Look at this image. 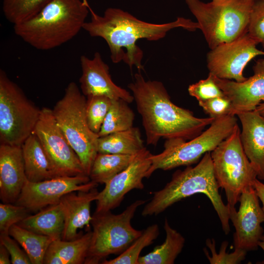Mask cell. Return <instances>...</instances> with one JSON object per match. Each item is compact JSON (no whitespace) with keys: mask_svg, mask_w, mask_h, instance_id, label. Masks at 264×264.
Wrapping results in <instances>:
<instances>
[{"mask_svg":"<svg viewBox=\"0 0 264 264\" xmlns=\"http://www.w3.org/2000/svg\"><path fill=\"white\" fill-rule=\"evenodd\" d=\"M98 184L85 175L59 176L44 181H27L14 204L37 212L49 205L59 203L65 195L76 191H88Z\"/></svg>","mask_w":264,"mask_h":264,"instance_id":"7c38bea8","label":"cell"},{"mask_svg":"<svg viewBox=\"0 0 264 264\" xmlns=\"http://www.w3.org/2000/svg\"><path fill=\"white\" fill-rule=\"evenodd\" d=\"M255 110L258 112L262 115L264 116V102L260 104L257 107Z\"/></svg>","mask_w":264,"mask_h":264,"instance_id":"ab89813d","label":"cell"},{"mask_svg":"<svg viewBox=\"0 0 264 264\" xmlns=\"http://www.w3.org/2000/svg\"><path fill=\"white\" fill-rule=\"evenodd\" d=\"M25 207L14 203L0 204V236L9 235L10 227L29 216Z\"/></svg>","mask_w":264,"mask_h":264,"instance_id":"d6a6232c","label":"cell"},{"mask_svg":"<svg viewBox=\"0 0 264 264\" xmlns=\"http://www.w3.org/2000/svg\"><path fill=\"white\" fill-rule=\"evenodd\" d=\"M80 64L82 72L79 82L85 96L104 95L112 100L122 99L129 104L134 101L132 93L113 82L109 67L100 53L95 52L92 59L81 56Z\"/></svg>","mask_w":264,"mask_h":264,"instance_id":"e0dca14e","label":"cell"},{"mask_svg":"<svg viewBox=\"0 0 264 264\" xmlns=\"http://www.w3.org/2000/svg\"><path fill=\"white\" fill-rule=\"evenodd\" d=\"M89 8L81 0H51L33 18L14 25V31L37 49H52L69 41L83 29Z\"/></svg>","mask_w":264,"mask_h":264,"instance_id":"3957f363","label":"cell"},{"mask_svg":"<svg viewBox=\"0 0 264 264\" xmlns=\"http://www.w3.org/2000/svg\"><path fill=\"white\" fill-rule=\"evenodd\" d=\"M189 94L198 102L205 101L217 97L225 96L215 82L213 75L209 73L208 77L190 85L188 88Z\"/></svg>","mask_w":264,"mask_h":264,"instance_id":"836d02e7","label":"cell"},{"mask_svg":"<svg viewBox=\"0 0 264 264\" xmlns=\"http://www.w3.org/2000/svg\"><path fill=\"white\" fill-rule=\"evenodd\" d=\"M41 109L0 70V144L22 146L33 133Z\"/></svg>","mask_w":264,"mask_h":264,"instance_id":"30bf717a","label":"cell"},{"mask_svg":"<svg viewBox=\"0 0 264 264\" xmlns=\"http://www.w3.org/2000/svg\"><path fill=\"white\" fill-rule=\"evenodd\" d=\"M215 177L211 152L206 153L194 167L175 172L171 180L162 189L152 193L151 200L145 205L143 217L156 216L174 203L196 194H204L209 199L226 235L230 231V209L222 201Z\"/></svg>","mask_w":264,"mask_h":264,"instance_id":"277c9868","label":"cell"},{"mask_svg":"<svg viewBox=\"0 0 264 264\" xmlns=\"http://www.w3.org/2000/svg\"><path fill=\"white\" fill-rule=\"evenodd\" d=\"M22 146L0 144V198L15 203L27 181Z\"/></svg>","mask_w":264,"mask_h":264,"instance_id":"ac0fdd59","label":"cell"},{"mask_svg":"<svg viewBox=\"0 0 264 264\" xmlns=\"http://www.w3.org/2000/svg\"><path fill=\"white\" fill-rule=\"evenodd\" d=\"M253 187L255 190L259 199L262 203L263 206L262 208L264 213V184L257 178L253 182Z\"/></svg>","mask_w":264,"mask_h":264,"instance_id":"74e56055","label":"cell"},{"mask_svg":"<svg viewBox=\"0 0 264 264\" xmlns=\"http://www.w3.org/2000/svg\"><path fill=\"white\" fill-rule=\"evenodd\" d=\"M257 44L247 33L211 49L206 59L209 73L221 79L238 82L245 80L243 71L246 66L256 56L264 55V51L257 48Z\"/></svg>","mask_w":264,"mask_h":264,"instance_id":"4fadbf2b","label":"cell"},{"mask_svg":"<svg viewBox=\"0 0 264 264\" xmlns=\"http://www.w3.org/2000/svg\"><path fill=\"white\" fill-rule=\"evenodd\" d=\"M96 187L88 191H76L64 195L59 202L64 217V228L62 240H74L82 233H78L85 226L90 229V204L96 200L99 194Z\"/></svg>","mask_w":264,"mask_h":264,"instance_id":"d6986e66","label":"cell"},{"mask_svg":"<svg viewBox=\"0 0 264 264\" xmlns=\"http://www.w3.org/2000/svg\"><path fill=\"white\" fill-rule=\"evenodd\" d=\"M253 70L252 76L240 82L221 79L213 74L216 83L231 101L233 115L254 110L264 102V59L258 60Z\"/></svg>","mask_w":264,"mask_h":264,"instance_id":"2e32d148","label":"cell"},{"mask_svg":"<svg viewBox=\"0 0 264 264\" xmlns=\"http://www.w3.org/2000/svg\"><path fill=\"white\" fill-rule=\"evenodd\" d=\"M164 229L166 233L164 242L155 247L150 253L138 259V264H173L181 252L185 243V238L177 230L173 228L167 219H165Z\"/></svg>","mask_w":264,"mask_h":264,"instance_id":"d4e9b609","label":"cell"},{"mask_svg":"<svg viewBox=\"0 0 264 264\" xmlns=\"http://www.w3.org/2000/svg\"><path fill=\"white\" fill-rule=\"evenodd\" d=\"M237 125L235 115H228L215 119L206 130L190 140H166L162 152L151 154V165L146 178L158 169L169 170L197 163L227 138Z\"/></svg>","mask_w":264,"mask_h":264,"instance_id":"52a82bcc","label":"cell"},{"mask_svg":"<svg viewBox=\"0 0 264 264\" xmlns=\"http://www.w3.org/2000/svg\"><path fill=\"white\" fill-rule=\"evenodd\" d=\"M9 235L23 248L32 264H44L48 246L56 240L50 236L36 233L17 224L10 227Z\"/></svg>","mask_w":264,"mask_h":264,"instance_id":"484cf974","label":"cell"},{"mask_svg":"<svg viewBox=\"0 0 264 264\" xmlns=\"http://www.w3.org/2000/svg\"><path fill=\"white\" fill-rule=\"evenodd\" d=\"M91 235L92 231L89 230L74 240L64 241L58 239L53 241L46 250L44 264H84L88 254Z\"/></svg>","mask_w":264,"mask_h":264,"instance_id":"44dd1931","label":"cell"},{"mask_svg":"<svg viewBox=\"0 0 264 264\" xmlns=\"http://www.w3.org/2000/svg\"><path fill=\"white\" fill-rule=\"evenodd\" d=\"M51 0H2L3 14L14 25L31 19Z\"/></svg>","mask_w":264,"mask_h":264,"instance_id":"f1b7e54d","label":"cell"},{"mask_svg":"<svg viewBox=\"0 0 264 264\" xmlns=\"http://www.w3.org/2000/svg\"><path fill=\"white\" fill-rule=\"evenodd\" d=\"M85 96L76 83L71 82L66 88L63 97L52 110L58 126L77 154L86 174L89 176L98 153L99 136L88 126Z\"/></svg>","mask_w":264,"mask_h":264,"instance_id":"8992f818","label":"cell"},{"mask_svg":"<svg viewBox=\"0 0 264 264\" xmlns=\"http://www.w3.org/2000/svg\"><path fill=\"white\" fill-rule=\"evenodd\" d=\"M198 102L204 111L209 115L210 117L217 119L232 115L231 102L225 95Z\"/></svg>","mask_w":264,"mask_h":264,"instance_id":"d590c367","label":"cell"},{"mask_svg":"<svg viewBox=\"0 0 264 264\" xmlns=\"http://www.w3.org/2000/svg\"><path fill=\"white\" fill-rule=\"evenodd\" d=\"M0 264H10L11 263L10 254L5 247L0 243Z\"/></svg>","mask_w":264,"mask_h":264,"instance_id":"f35d334b","label":"cell"},{"mask_svg":"<svg viewBox=\"0 0 264 264\" xmlns=\"http://www.w3.org/2000/svg\"><path fill=\"white\" fill-rule=\"evenodd\" d=\"M237 125L233 132L211 152L216 178L225 191L230 214L246 187L253 186L257 174L246 156Z\"/></svg>","mask_w":264,"mask_h":264,"instance_id":"ba28073f","label":"cell"},{"mask_svg":"<svg viewBox=\"0 0 264 264\" xmlns=\"http://www.w3.org/2000/svg\"><path fill=\"white\" fill-rule=\"evenodd\" d=\"M126 101L112 100L98 135L99 137L122 131L133 127L134 113Z\"/></svg>","mask_w":264,"mask_h":264,"instance_id":"83f0119b","label":"cell"},{"mask_svg":"<svg viewBox=\"0 0 264 264\" xmlns=\"http://www.w3.org/2000/svg\"><path fill=\"white\" fill-rule=\"evenodd\" d=\"M264 48V0H255L252 6L248 33Z\"/></svg>","mask_w":264,"mask_h":264,"instance_id":"e575fe53","label":"cell"},{"mask_svg":"<svg viewBox=\"0 0 264 264\" xmlns=\"http://www.w3.org/2000/svg\"><path fill=\"white\" fill-rule=\"evenodd\" d=\"M33 133L43 146L55 177L86 175L78 156L58 126L52 109H41Z\"/></svg>","mask_w":264,"mask_h":264,"instance_id":"8fae6325","label":"cell"},{"mask_svg":"<svg viewBox=\"0 0 264 264\" xmlns=\"http://www.w3.org/2000/svg\"><path fill=\"white\" fill-rule=\"evenodd\" d=\"M136 155L98 153L89 175L90 180L98 184H106L114 176L126 168Z\"/></svg>","mask_w":264,"mask_h":264,"instance_id":"4316f807","label":"cell"},{"mask_svg":"<svg viewBox=\"0 0 264 264\" xmlns=\"http://www.w3.org/2000/svg\"><path fill=\"white\" fill-rule=\"evenodd\" d=\"M159 234V229L157 224H152L143 231L137 238L124 251L116 258L104 260L103 264H138L141 252L145 247L153 243Z\"/></svg>","mask_w":264,"mask_h":264,"instance_id":"f546056e","label":"cell"},{"mask_svg":"<svg viewBox=\"0 0 264 264\" xmlns=\"http://www.w3.org/2000/svg\"><path fill=\"white\" fill-rule=\"evenodd\" d=\"M146 200H137L121 213L110 211L94 213L91 220L92 226L90 243L85 264H97L108 256L120 254L142 233L131 224L137 208Z\"/></svg>","mask_w":264,"mask_h":264,"instance_id":"9c48e42d","label":"cell"},{"mask_svg":"<svg viewBox=\"0 0 264 264\" xmlns=\"http://www.w3.org/2000/svg\"><path fill=\"white\" fill-rule=\"evenodd\" d=\"M255 0H184L196 17L209 48L233 41L248 33Z\"/></svg>","mask_w":264,"mask_h":264,"instance_id":"5b68a950","label":"cell"},{"mask_svg":"<svg viewBox=\"0 0 264 264\" xmlns=\"http://www.w3.org/2000/svg\"><path fill=\"white\" fill-rule=\"evenodd\" d=\"M206 244L211 252V256L208 251L204 249V253L211 264H238L244 260L245 258L247 251L235 249V251L229 253L226 252L228 242L224 241L222 242L220 251L218 253L216 250V242L214 239H208Z\"/></svg>","mask_w":264,"mask_h":264,"instance_id":"1f68e13d","label":"cell"},{"mask_svg":"<svg viewBox=\"0 0 264 264\" xmlns=\"http://www.w3.org/2000/svg\"><path fill=\"white\" fill-rule=\"evenodd\" d=\"M27 180L37 182L55 177L43 146L32 133L22 146Z\"/></svg>","mask_w":264,"mask_h":264,"instance_id":"7402d4cb","label":"cell"},{"mask_svg":"<svg viewBox=\"0 0 264 264\" xmlns=\"http://www.w3.org/2000/svg\"><path fill=\"white\" fill-rule=\"evenodd\" d=\"M242 124L240 138L244 152L257 174L264 180V116L255 110L237 115Z\"/></svg>","mask_w":264,"mask_h":264,"instance_id":"ffe728a7","label":"cell"},{"mask_svg":"<svg viewBox=\"0 0 264 264\" xmlns=\"http://www.w3.org/2000/svg\"><path fill=\"white\" fill-rule=\"evenodd\" d=\"M259 246L264 251V235L262 237L259 242ZM258 264H264V260Z\"/></svg>","mask_w":264,"mask_h":264,"instance_id":"60d3db41","label":"cell"},{"mask_svg":"<svg viewBox=\"0 0 264 264\" xmlns=\"http://www.w3.org/2000/svg\"><path fill=\"white\" fill-rule=\"evenodd\" d=\"M85 3H88L87 1V0H82Z\"/></svg>","mask_w":264,"mask_h":264,"instance_id":"b9f144b4","label":"cell"},{"mask_svg":"<svg viewBox=\"0 0 264 264\" xmlns=\"http://www.w3.org/2000/svg\"><path fill=\"white\" fill-rule=\"evenodd\" d=\"M152 154L145 147L138 153L129 166L106 184L99 192L95 213L110 211L118 207L130 191L143 189L144 178L151 165Z\"/></svg>","mask_w":264,"mask_h":264,"instance_id":"5bb4252c","label":"cell"},{"mask_svg":"<svg viewBox=\"0 0 264 264\" xmlns=\"http://www.w3.org/2000/svg\"><path fill=\"white\" fill-rule=\"evenodd\" d=\"M91 18L86 22L83 29L91 37H101L107 43L110 58L114 63L122 61L132 68L135 66L140 71L142 50L137 45L141 39L156 41L163 38L172 29L181 27L194 31L199 29L197 22L183 17L174 22L157 24L138 19L128 12L116 8H108L103 16L96 14L89 8Z\"/></svg>","mask_w":264,"mask_h":264,"instance_id":"7a4b0ae2","label":"cell"},{"mask_svg":"<svg viewBox=\"0 0 264 264\" xmlns=\"http://www.w3.org/2000/svg\"><path fill=\"white\" fill-rule=\"evenodd\" d=\"M112 99L104 95L87 96L86 112L90 129L98 134L112 103Z\"/></svg>","mask_w":264,"mask_h":264,"instance_id":"4dcf8cb0","label":"cell"},{"mask_svg":"<svg viewBox=\"0 0 264 264\" xmlns=\"http://www.w3.org/2000/svg\"><path fill=\"white\" fill-rule=\"evenodd\" d=\"M18 243L9 235L0 236V243L8 251L12 264H32L26 253L21 249Z\"/></svg>","mask_w":264,"mask_h":264,"instance_id":"8d00e7d4","label":"cell"},{"mask_svg":"<svg viewBox=\"0 0 264 264\" xmlns=\"http://www.w3.org/2000/svg\"><path fill=\"white\" fill-rule=\"evenodd\" d=\"M64 217L60 203L49 205L29 215L18 225L36 233L62 239L64 228Z\"/></svg>","mask_w":264,"mask_h":264,"instance_id":"603a6c76","label":"cell"},{"mask_svg":"<svg viewBox=\"0 0 264 264\" xmlns=\"http://www.w3.org/2000/svg\"><path fill=\"white\" fill-rule=\"evenodd\" d=\"M259 198L253 186L246 187L242 193L238 211L230 220L235 228L233 235L235 249L246 251L258 249L263 236L264 213L259 203Z\"/></svg>","mask_w":264,"mask_h":264,"instance_id":"9a60e30c","label":"cell"},{"mask_svg":"<svg viewBox=\"0 0 264 264\" xmlns=\"http://www.w3.org/2000/svg\"><path fill=\"white\" fill-rule=\"evenodd\" d=\"M145 147L140 130L132 127L128 130L99 137V153L136 155Z\"/></svg>","mask_w":264,"mask_h":264,"instance_id":"cb8c5ba5","label":"cell"},{"mask_svg":"<svg viewBox=\"0 0 264 264\" xmlns=\"http://www.w3.org/2000/svg\"><path fill=\"white\" fill-rule=\"evenodd\" d=\"M128 87L141 115L148 145L155 146L161 138L190 140L215 120L197 117L192 111L176 106L162 82L146 80L140 72Z\"/></svg>","mask_w":264,"mask_h":264,"instance_id":"6da1fadb","label":"cell"}]
</instances>
